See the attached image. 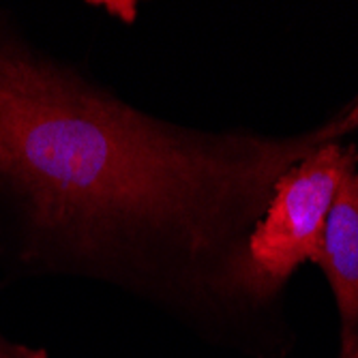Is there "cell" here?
<instances>
[{
  "instance_id": "1",
  "label": "cell",
  "mask_w": 358,
  "mask_h": 358,
  "mask_svg": "<svg viewBox=\"0 0 358 358\" xmlns=\"http://www.w3.org/2000/svg\"><path fill=\"white\" fill-rule=\"evenodd\" d=\"M327 129L264 138L148 114L0 9V227L17 266L112 285L185 324L253 309L247 238Z\"/></svg>"
},
{
  "instance_id": "2",
  "label": "cell",
  "mask_w": 358,
  "mask_h": 358,
  "mask_svg": "<svg viewBox=\"0 0 358 358\" xmlns=\"http://www.w3.org/2000/svg\"><path fill=\"white\" fill-rule=\"evenodd\" d=\"M356 170L358 148L337 140L317 146L277 180L245 249L247 296L253 309L271 305L285 281L315 259L331 204Z\"/></svg>"
},
{
  "instance_id": "3",
  "label": "cell",
  "mask_w": 358,
  "mask_h": 358,
  "mask_svg": "<svg viewBox=\"0 0 358 358\" xmlns=\"http://www.w3.org/2000/svg\"><path fill=\"white\" fill-rule=\"evenodd\" d=\"M313 264L322 268L337 303L339 358H350L358 350V170L343 180L335 195Z\"/></svg>"
},
{
  "instance_id": "4",
  "label": "cell",
  "mask_w": 358,
  "mask_h": 358,
  "mask_svg": "<svg viewBox=\"0 0 358 358\" xmlns=\"http://www.w3.org/2000/svg\"><path fill=\"white\" fill-rule=\"evenodd\" d=\"M352 131H358V99L345 112V116H339V118H335V120H331L327 124V138L331 142H337V140H341L343 136H348Z\"/></svg>"
},
{
  "instance_id": "5",
  "label": "cell",
  "mask_w": 358,
  "mask_h": 358,
  "mask_svg": "<svg viewBox=\"0 0 358 358\" xmlns=\"http://www.w3.org/2000/svg\"><path fill=\"white\" fill-rule=\"evenodd\" d=\"M0 358H48L43 348H30L17 341H11L0 333Z\"/></svg>"
},
{
  "instance_id": "6",
  "label": "cell",
  "mask_w": 358,
  "mask_h": 358,
  "mask_svg": "<svg viewBox=\"0 0 358 358\" xmlns=\"http://www.w3.org/2000/svg\"><path fill=\"white\" fill-rule=\"evenodd\" d=\"M101 7H103L108 13H112V15H116L118 20H122L124 24H131V22L136 20V13H138L136 3H101Z\"/></svg>"
},
{
  "instance_id": "7",
  "label": "cell",
  "mask_w": 358,
  "mask_h": 358,
  "mask_svg": "<svg viewBox=\"0 0 358 358\" xmlns=\"http://www.w3.org/2000/svg\"><path fill=\"white\" fill-rule=\"evenodd\" d=\"M350 358H358V350H356V352H354V354H352Z\"/></svg>"
}]
</instances>
